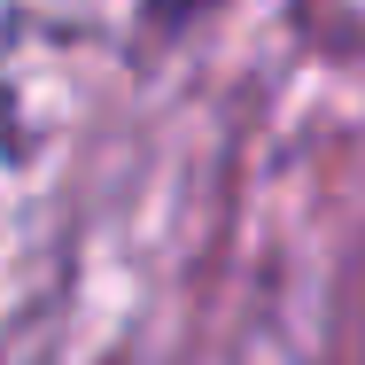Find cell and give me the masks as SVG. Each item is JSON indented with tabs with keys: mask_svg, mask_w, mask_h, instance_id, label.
Returning a JSON list of instances; mask_svg holds the SVG:
<instances>
[{
	"mask_svg": "<svg viewBox=\"0 0 365 365\" xmlns=\"http://www.w3.org/2000/svg\"><path fill=\"white\" fill-rule=\"evenodd\" d=\"M140 8L155 16V24H163V31H179V24H195V16L210 8V0H140Z\"/></svg>",
	"mask_w": 365,
	"mask_h": 365,
	"instance_id": "cell-1",
	"label": "cell"
}]
</instances>
